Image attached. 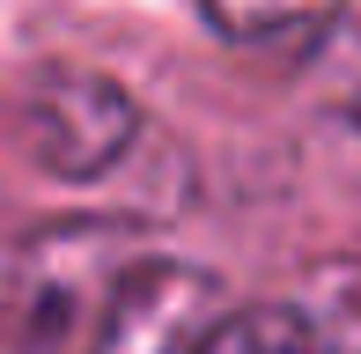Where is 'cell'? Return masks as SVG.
<instances>
[{"label":"cell","mask_w":361,"mask_h":354,"mask_svg":"<svg viewBox=\"0 0 361 354\" xmlns=\"http://www.w3.org/2000/svg\"><path fill=\"white\" fill-rule=\"evenodd\" d=\"M147 236L111 214L44 221L0 251V354H96L118 288L140 273Z\"/></svg>","instance_id":"cell-1"},{"label":"cell","mask_w":361,"mask_h":354,"mask_svg":"<svg viewBox=\"0 0 361 354\" xmlns=\"http://www.w3.org/2000/svg\"><path fill=\"white\" fill-rule=\"evenodd\" d=\"M140 140V104L111 74L89 67H44L23 89V148L37 170L89 185L111 163H126V148Z\"/></svg>","instance_id":"cell-2"},{"label":"cell","mask_w":361,"mask_h":354,"mask_svg":"<svg viewBox=\"0 0 361 354\" xmlns=\"http://www.w3.org/2000/svg\"><path fill=\"white\" fill-rule=\"evenodd\" d=\"M214 317H221V281L214 273L147 251L140 273L118 288V303H111L96 354H192Z\"/></svg>","instance_id":"cell-3"},{"label":"cell","mask_w":361,"mask_h":354,"mask_svg":"<svg viewBox=\"0 0 361 354\" xmlns=\"http://www.w3.org/2000/svg\"><path fill=\"white\" fill-rule=\"evenodd\" d=\"M317 354H361V259H324L281 295Z\"/></svg>","instance_id":"cell-4"},{"label":"cell","mask_w":361,"mask_h":354,"mask_svg":"<svg viewBox=\"0 0 361 354\" xmlns=\"http://www.w3.org/2000/svg\"><path fill=\"white\" fill-rule=\"evenodd\" d=\"M214 37L228 44H302L332 23L347 0H200Z\"/></svg>","instance_id":"cell-5"},{"label":"cell","mask_w":361,"mask_h":354,"mask_svg":"<svg viewBox=\"0 0 361 354\" xmlns=\"http://www.w3.org/2000/svg\"><path fill=\"white\" fill-rule=\"evenodd\" d=\"M192 354H317V347L288 303H258V310H221Z\"/></svg>","instance_id":"cell-6"}]
</instances>
